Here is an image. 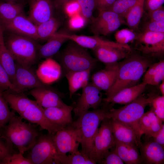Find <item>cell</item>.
Segmentation results:
<instances>
[{"label":"cell","instance_id":"cell-2","mask_svg":"<svg viewBox=\"0 0 164 164\" xmlns=\"http://www.w3.org/2000/svg\"><path fill=\"white\" fill-rule=\"evenodd\" d=\"M118 64L116 80L111 87L106 92V98L111 97L123 89L136 85L151 63L145 56L130 53Z\"/></svg>","mask_w":164,"mask_h":164},{"label":"cell","instance_id":"cell-10","mask_svg":"<svg viewBox=\"0 0 164 164\" xmlns=\"http://www.w3.org/2000/svg\"><path fill=\"white\" fill-rule=\"evenodd\" d=\"M135 40V49L144 54L156 56L164 53V33L142 32Z\"/></svg>","mask_w":164,"mask_h":164},{"label":"cell","instance_id":"cell-37","mask_svg":"<svg viewBox=\"0 0 164 164\" xmlns=\"http://www.w3.org/2000/svg\"><path fill=\"white\" fill-rule=\"evenodd\" d=\"M137 0H116L107 10L114 12L125 18Z\"/></svg>","mask_w":164,"mask_h":164},{"label":"cell","instance_id":"cell-1","mask_svg":"<svg viewBox=\"0 0 164 164\" xmlns=\"http://www.w3.org/2000/svg\"><path fill=\"white\" fill-rule=\"evenodd\" d=\"M104 105L97 109L88 110L77 117L70 125L75 131L79 142L81 145L80 151L90 158L94 146V140L102 121L108 118L110 104L103 102Z\"/></svg>","mask_w":164,"mask_h":164},{"label":"cell","instance_id":"cell-24","mask_svg":"<svg viewBox=\"0 0 164 164\" xmlns=\"http://www.w3.org/2000/svg\"><path fill=\"white\" fill-rule=\"evenodd\" d=\"M36 71L39 79L43 83L49 84L58 80L62 73V67L59 63L51 58L46 59Z\"/></svg>","mask_w":164,"mask_h":164},{"label":"cell","instance_id":"cell-49","mask_svg":"<svg viewBox=\"0 0 164 164\" xmlns=\"http://www.w3.org/2000/svg\"><path fill=\"white\" fill-rule=\"evenodd\" d=\"M10 142L5 143L1 139L0 137V162L5 157L12 154V147Z\"/></svg>","mask_w":164,"mask_h":164},{"label":"cell","instance_id":"cell-38","mask_svg":"<svg viewBox=\"0 0 164 164\" xmlns=\"http://www.w3.org/2000/svg\"><path fill=\"white\" fill-rule=\"evenodd\" d=\"M15 115L10 110L8 103L0 92V130L3 129Z\"/></svg>","mask_w":164,"mask_h":164},{"label":"cell","instance_id":"cell-45","mask_svg":"<svg viewBox=\"0 0 164 164\" xmlns=\"http://www.w3.org/2000/svg\"><path fill=\"white\" fill-rule=\"evenodd\" d=\"M62 10L69 18L81 13L80 8L77 0L68 2L63 6Z\"/></svg>","mask_w":164,"mask_h":164},{"label":"cell","instance_id":"cell-32","mask_svg":"<svg viewBox=\"0 0 164 164\" xmlns=\"http://www.w3.org/2000/svg\"><path fill=\"white\" fill-rule=\"evenodd\" d=\"M144 77L143 82L146 84L156 86L164 80V61L150 65Z\"/></svg>","mask_w":164,"mask_h":164},{"label":"cell","instance_id":"cell-3","mask_svg":"<svg viewBox=\"0 0 164 164\" xmlns=\"http://www.w3.org/2000/svg\"><path fill=\"white\" fill-rule=\"evenodd\" d=\"M22 119L15 115L3 129L4 136L23 154L32 147L40 133L36 128Z\"/></svg>","mask_w":164,"mask_h":164},{"label":"cell","instance_id":"cell-15","mask_svg":"<svg viewBox=\"0 0 164 164\" xmlns=\"http://www.w3.org/2000/svg\"><path fill=\"white\" fill-rule=\"evenodd\" d=\"M0 24L3 30L38 40L37 26L25 14L20 15L10 21Z\"/></svg>","mask_w":164,"mask_h":164},{"label":"cell","instance_id":"cell-13","mask_svg":"<svg viewBox=\"0 0 164 164\" xmlns=\"http://www.w3.org/2000/svg\"><path fill=\"white\" fill-rule=\"evenodd\" d=\"M53 139L58 154L63 155L79 150L78 138L70 125L57 131L53 135Z\"/></svg>","mask_w":164,"mask_h":164},{"label":"cell","instance_id":"cell-25","mask_svg":"<svg viewBox=\"0 0 164 164\" xmlns=\"http://www.w3.org/2000/svg\"><path fill=\"white\" fill-rule=\"evenodd\" d=\"M97 58L106 65L115 63L127 57L130 51L111 46H101L92 50Z\"/></svg>","mask_w":164,"mask_h":164},{"label":"cell","instance_id":"cell-46","mask_svg":"<svg viewBox=\"0 0 164 164\" xmlns=\"http://www.w3.org/2000/svg\"><path fill=\"white\" fill-rule=\"evenodd\" d=\"M152 32L164 33V21L149 20L146 22L142 28V32Z\"/></svg>","mask_w":164,"mask_h":164},{"label":"cell","instance_id":"cell-52","mask_svg":"<svg viewBox=\"0 0 164 164\" xmlns=\"http://www.w3.org/2000/svg\"><path fill=\"white\" fill-rule=\"evenodd\" d=\"M151 138L164 148V125L157 134Z\"/></svg>","mask_w":164,"mask_h":164},{"label":"cell","instance_id":"cell-8","mask_svg":"<svg viewBox=\"0 0 164 164\" xmlns=\"http://www.w3.org/2000/svg\"><path fill=\"white\" fill-rule=\"evenodd\" d=\"M53 135L48 133L40 134L27 157L32 164H54L57 153L53 142Z\"/></svg>","mask_w":164,"mask_h":164},{"label":"cell","instance_id":"cell-54","mask_svg":"<svg viewBox=\"0 0 164 164\" xmlns=\"http://www.w3.org/2000/svg\"><path fill=\"white\" fill-rule=\"evenodd\" d=\"M3 30L0 23V44L5 45Z\"/></svg>","mask_w":164,"mask_h":164},{"label":"cell","instance_id":"cell-16","mask_svg":"<svg viewBox=\"0 0 164 164\" xmlns=\"http://www.w3.org/2000/svg\"><path fill=\"white\" fill-rule=\"evenodd\" d=\"M55 9L53 0H29L28 17L37 26L53 16Z\"/></svg>","mask_w":164,"mask_h":164},{"label":"cell","instance_id":"cell-9","mask_svg":"<svg viewBox=\"0 0 164 164\" xmlns=\"http://www.w3.org/2000/svg\"><path fill=\"white\" fill-rule=\"evenodd\" d=\"M124 18L111 11L99 12L97 16L91 21L90 28L94 35L108 36L117 30L122 25L126 24Z\"/></svg>","mask_w":164,"mask_h":164},{"label":"cell","instance_id":"cell-33","mask_svg":"<svg viewBox=\"0 0 164 164\" xmlns=\"http://www.w3.org/2000/svg\"><path fill=\"white\" fill-rule=\"evenodd\" d=\"M61 24L60 19L53 16L37 26V40H47L57 32Z\"/></svg>","mask_w":164,"mask_h":164},{"label":"cell","instance_id":"cell-42","mask_svg":"<svg viewBox=\"0 0 164 164\" xmlns=\"http://www.w3.org/2000/svg\"><path fill=\"white\" fill-rule=\"evenodd\" d=\"M81 9V14L87 22L91 21L93 17V12L95 9V0H77Z\"/></svg>","mask_w":164,"mask_h":164},{"label":"cell","instance_id":"cell-34","mask_svg":"<svg viewBox=\"0 0 164 164\" xmlns=\"http://www.w3.org/2000/svg\"><path fill=\"white\" fill-rule=\"evenodd\" d=\"M55 164H96L88 156L80 151L70 153L68 155H57L55 160Z\"/></svg>","mask_w":164,"mask_h":164},{"label":"cell","instance_id":"cell-39","mask_svg":"<svg viewBox=\"0 0 164 164\" xmlns=\"http://www.w3.org/2000/svg\"><path fill=\"white\" fill-rule=\"evenodd\" d=\"M137 33L130 29H123L117 31L114 34L116 42L122 45L135 40Z\"/></svg>","mask_w":164,"mask_h":164},{"label":"cell","instance_id":"cell-47","mask_svg":"<svg viewBox=\"0 0 164 164\" xmlns=\"http://www.w3.org/2000/svg\"><path fill=\"white\" fill-rule=\"evenodd\" d=\"M124 162L116 151L115 146L105 155L102 164H123Z\"/></svg>","mask_w":164,"mask_h":164},{"label":"cell","instance_id":"cell-22","mask_svg":"<svg viewBox=\"0 0 164 164\" xmlns=\"http://www.w3.org/2000/svg\"><path fill=\"white\" fill-rule=\"evenodd\" d=\"M118 68V62L106 65L105 68L93 74L91 83L101 91H107L116 80Z\"/></svg>","mask_w":164,"mask_h":164},{"label":"cell","instance_id":"cell-17","mask_svg":"<svg viewBox=\"0 0 164 164\" xmlns=\"http://www.w3.org/2000/svg\"><path fill=\"white\" fill-rule=\"evenodd\" d=\"M19 115L23 119L38 125L42 129L47 131L50 134H54L61 129L48 119L45 115L44 108L36 101Z\"/></svg>","mask_w":164,"mask_h":164},{"label":"cell","instance_id":"cell-40","mask_svg":"<svg viewBox=\"0 0 164 164\" xmlns=\"http://www.w3.org/2000/svg\"><path fill=\"white\" fill-rule=\"evenodd\" d=\"M9 91L20 93L11 82L10 77L0 64V92Z\"/></svg>","mask_w":164,"mask_h":164},{"label":"cell","instance_id":"cell-23","mask_svg":"<svg viewBox=\"0 0 164 164\" xmlns=\"http://www.w3.org/2000/svg\"><path fill=\"white\" fill-rule=\"evenodd\" d=\"M146 84L144 82L134 86L123 89L112 97L103 99V102L111 104H126L136 99L142 94L145 88Z\"/></svg>","mask_w":164,"mask_h":164},{"label":"cell","instance_id":"cell-44","mask_svg":"<svg viewBox=\"0 0 164 164\" xmlns=\"http://www.w3.org/2000/svg\"><path fill=\"white\" fill-rule=\"evenodd\" d=\"M87 22L86 19L80 13L70 17L68 25L70 29L77 30L84 28Z\"/></svg>","mask_w":164,"mask_h":164},{"label":"cell","instance_id":"cell-28","mask_svg":"<svg viewBox=\"0 0 164 164\" xmlns=\"http://www.w3.org/2000/svg\"><path fill=\"white\" fill-rule=\"evenodd\" d=\"M69 40L57 32L50 37L47 42L40 46L38 58L46 59L51 57L59 51L62 45Z\"/></svg>","mask_w":164,"mask_h":164},{"label":"cell","instance_id":"cell-53","mask_svg":"<svg viewBox=\"0 0 164 164\" xmlns=\"http://www.w3.org/2000/svg\"><path fill=\"white\" fill-rule=\"evenodd\" d=\"M55 9L62 10L63 6L71 0H53Z\"/></svg>","mask_w":164,"mask_h":164},{"label":"cell","instance_id":"cell-21","mask_svg":"<svg viewBox=\"0 0 164 164\" xmlns=\"http://www.w3.org/2000/svg\"><path fill=\"white\" fill-rule=\"evenodd\" d=\"M73 107L67 105L63 107L44 108L45 115L53 124L62 129L70 126L73 122L72 115Z\"/></svg>","mask_w":164,"mask_h":164},{"label":"cell","instance_id":"cell-31","mask_svg":"<svg viewBox=\"0 0 164 164\" xmlns=\"http://www.w3.org/2000/svg\"><path fill=\"white\" fill-rule=\"evenodd\" d=\"M24 4L22 2L0 3V23L8 22L24 14Z\"/></svg>","mask_w":164,"mask_h":164},{"label":"cell","instance_id":"cell-36","mask_svg":"<svg viewBox=\"0 0 164 164\" xmlns=\"http://www.w3.org/2000/svg\"><path fill=\"white\" fill-rule=\"evenodd\" d=\"M0 64L8 74L12 83L16 72V63L5 45L0 44Z\"/></svg>","mask_w":164,"mask_h":164},{"label":"cell","instance_id":"cell-29","mask_svg":"<svg viewBox=\"0 0 164 164\" xmlns=\"http://www.w3.org/2000/svg\"><path fill=\"white\" fill-rule=\"evenodd\" d=\"M92 69L66 73L65 76L68 82L70 98L77 91L88 83Z\"/></svg>","mask_w":164,"mask_h":164},{"label":"cell","instance_id":"cell-7","mask_svg":"<svg viewBox=\"0 0 164 164\" xmlns=\"http://www.w3.org/2000/svg\"><path fill=\"white\" fill-rule=\"evenodd\" d=\"M111 119L106 118L101 122L94 140L90 158L96 163L102 164L105 155L115 146V141L111 126Z\"/></svg>","mask_w":164,"mask_h":164},{"label":"cell","instance_id":"cell-12","mask_svg":"<svg viewBox=\"0 0 164 164\" xmlns=\"http://www.w3.org/2000/svg\"><path fill=\"white\" fill-rule=\"evenodd\" d=\"M13 84L20 93L29 89L48 86L43 83L31 66L16 63V70Z\"/></svg>","mask_w":164,"mask_h":164},{"label":"cell","instance_id":"cell-27","mask_svg":"<svg viewBox=\"0 0 164 164\" xmlns=\"http://www.w3.org/2000/svg\"><path fill=\"white\" fill-rule=\"evenodd\" d=\"M115 141V149L124 162L126 164H142L139 148L135 145Z\"/></svg>","mask_w":164,"mask_h":164},{"label":"cell","instance_id":"cell-6","mask_svg":"<svg viewBox=\"0 0 164 164\" xmlns=\"http://www.w3.org/2000/svg\"><path fill=\"white\" fill-rule=\"evenodd\" d=\"M154 96L152 95L146 97L142 94L134 101L118 109L111 108L108 118L131 126L142 134L139 128L138 122L144 114L145 107L151 102Z\"/></svg>","mask_w":164,"mask_h":164},{"label":"cell","instance_id":"cell-51","mask_svg":"<svg viewBox=\"0 0 164 164\" xmlns=\"http://www.w3.org/2000/svg\"><path fill=\"white\" fill-rule=\"evenodd\" d=\"M116 0H95V9L98 11L108 9Z\"/></svg>","mask_w":164,"mask_h":164},{"label":"cell","instance_id":"cell-11","mask_svg":"<svg viewBox=\"0 0 164 164\" xmlns=\"http://www.w3.org/2000/svg\"><path fill=\"white\" fill-rule=\"evenodd\" d=\"M82 89V94L73 111L77 117L90 109L99 108L103 101L101 91L92 83L89 82Z\"/></svg>","mask_w":164,"mask_h":164},{"label":"cell","instance_id":"cell-41","mask_svg":"<svg viewBox=\"0 0 164 164\" xmlns=\"http://www.w3.org/2000/svg\"><path fill=\"white\" fill-rule=\"evenodd\" d=\"M149 105L150 109L163 122L164 121V96L154 95Z\"/></svg>","mask_w":164,"mask_h":164},{"label":"cell","instance_id":"cell-50","mask_svg":"<svg viewBox=\"0 0 164 164\" xmlns=\"http://www.w3.org/2000/svg\"><path fill=\"white\" fill-rule=\"evenodd\" d=\"M151 21H164V9L163 6L154 10L148 12Z\"/></svg>","mask_w":164,"mask_h":164},{"label":"cell","instance_id":"cell-55","mask_svg":"<svg viewBox=\"0 0 164 164\" xmlns=\"http://www.w3.org/2000/svg\"><path fill=\"white\" fill-rule=\"evenodd\" d=\"M164 80L159 85V88L162 95H164Z\"/></svg>","mask_w":164,"mask_h":164},{"label":"cell","instance_id":"cell-4","mask_svg":"<svg viewBox=\"0 0 164 164\" xmlns=\"http://www.w3.org/2000/svg\"><path fill=\"white\" fill-rule=\"evenodd\" d=\"M5 45L16 63L32 66L38 59L40 45L37 40L28 37L11 33L4 38Z\"/></svg>","mask_w":164,"mask_h":164},{"label":"cell","instance_id":"cell-30","mask_svg":"<svg viewBox=\"0 0 164 164\" xmlns=\"http://www.w3.org/2000/svg\"><path fill=\"white\" fill-rule=\"evenodd\" d=\"M2 95L13 111L20 114L32 104L35 102L21 93L7 91L2 93Z\"/></svg>","mask_w":164,"mask_h":164},{"label":"cell","instance_id":"cell-5","mask_svg":"<svg viewBox=\"0 0 164 164\" xmlns=\"http://www.w3.org/2000/svg\"><path fill=\"white\" fill-rule=\"evenodd\" d=\"M60 60L66 73L92 68L96 62L85 48L72 41L63 50Z\"/></svg>","mask_w":164,"mask_h":164},{"label":"cell","instance_id":"cell-14","mask_svg":"<svg viewBox=\"0 0 164 164\" xmlns=\"http://www.w3.org/2000/svg\"><path fill=\"white\" fill-rule=\"evenodd\" d=\"M60 35L73 41L85 49L92 50L101 46H111L118 48L128 50H131L128 45H122L116 42L111 41L103 39L99 36H87L83 35L71 34L67 33L60 32Z\"/></svg>","mask_w":164,"mask_h":164},{"label":"cell","instance_id":"cell-56","mask_svg":"<svg viewBox=\"0 0 164 164\" xmlns=\"http://www.w3.org/2000/svg\"><path fill=\"white\" fill-rule=\"evenodd\" d=\"M5 2H21V0H4Z\"/></svg>","mask_w":164,"mask_h":164},{"label":"cell","instance_id":"cell-19","mask_svg":"<svg viewBox=\"0 0 164 164\" xmlns=\"http://www.w3.org/2000/svg\"><path fill=\"white\" fill-rule=\"evenodd\" d=\"M139 149L142 164L164 163V148L151 137H145Z\"/></svg>","mask_w":164,"mask_h":164},{"label":"cell","instance_id":"cell-35","mask_svg":"<svg viewBox=\"0 0 164 164\" xmlns=\"http://www.w3.org/2000/svg\"><path fill=\"white\" fill-rule=\"evenodd\" d=\"M145 0H137L125 18L126 24L129 29L136 31L138 29L144 12Z\"/></svg>","mask_w":164,"mask_h":164},{"label":"cell","instance_id":"cell-18","mask_svg":"<svg viewBox=\"0 0 164 164\" xmlns=\"http://www.w3.org/2000/svg\"><path fill=\"white\" fill-rule=\"evenodd\" d=\"M111 126L114 140L135 145L139 148L143 135L133 127L111 119Z\"/></svg>","mask_w":164,"mask_h":164},{"label":"cell","instance_id":"cell-20","mask_svg":"<svg viewBox=\"0 0 164 164\" xmlns=\"http://www.w3.org/2000/svg\"><path fill=\"white\" fill-rule=\"evenodd\" d=\"M29 93L43 108L67 105L63 101L60 95L48 86L32 89Z\"/></svg>","mask_w":164,"mask_h":164},{"label":"cell","instance_id":"cell-26","mask_svg":"<svg viewBox=\"0 0 164 164\" xmlns=\"http://www.w3.org/2000/svg\"><path fill=\"white\" fill-rule=\"evenodd\" d=\"M163 121L151 110L144 113L139 119L138 124L141 132L145 137H151L161 129Z\"/></svg>","mask_w":164,"mask_h":164},{"label":"cell","instance_id":"cell-43","mask_svg":"<svg viewBox=\"0 0 164 164\" xmlns=\"http://www.w3.org/2000/svg\"><path fill=\"white\" fill-rule=\"evenodd\" d=\"M22 153H12L8 155L1 161L2 164H32L27 157L24 156Z\"/></svg>","mask_w":164,"mask_h":164},{"label":"cell","instance_id":"cell-48","mask_svg":"<svg viewBox=\"0 0 164 164\" xmlns=\"http://www.w3.org/2000/svg\"><path fill=\"white\" fill-rule=\"evenodd\" d=\"M164 2V0H145L144 9L151 12L162 7Z\"/></svg>","mask_w":164,"mask_h":164}]
</instances>
